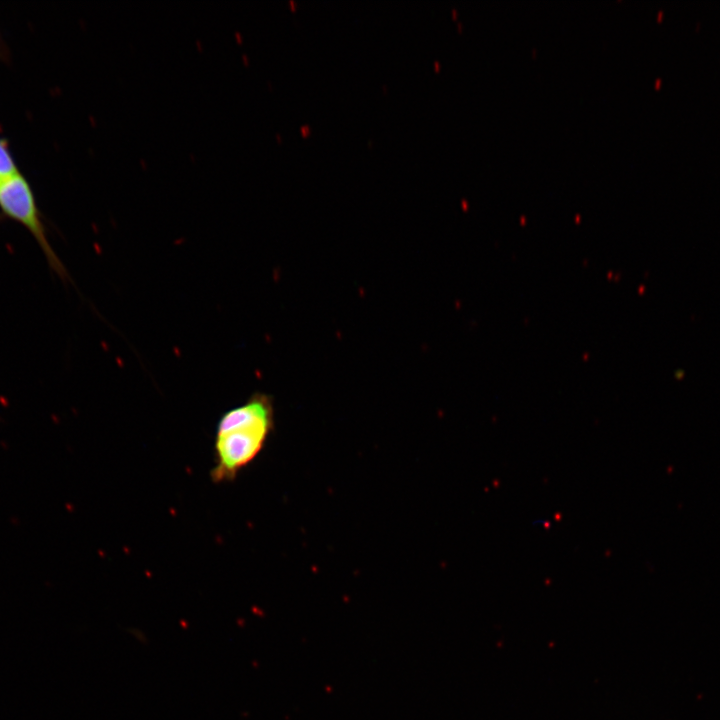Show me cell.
I'll use <instances>...</instances> for the list:
<instances>
[{
  "label": "cell",
  "mask_w": 720,
  "mask_h": 720,
  "mask_svg": "<svg viewBox=\"0 0 720 720\" xmlns=\"http://www.w3.org/2000/svg\"><path fill=\"white\" fill-rule=\"evenodd\" d=\"M272 427L273 408L265 395L255 394L226 411L216 427L212 480H234L261 452Z\"/></svg>",
  "instance_id": "6da1fadb"
},
{
  "label": "cell",
  "mask_w": 720,
  "mask_h": 720,
  "mask_svg": "<svg viewBox=\"0 0 720 720\" xmlns=\"http://www.w3.org/2000/svg\"><path fill=\"white\" fill-rule=\"evenodd\" d=\"M0 214L23 226L37 242L49 267L62 279L67 277L47 237L33 190L20 172L0 183Z\"/></svg>",
  "instance_id": "7a4b0ae2"
},
{
  "label": "cell",
  "mask_w": 720,
  "mask_h": 720,
  "mask_svg": "<svg viewBox=\"0 0 720 720\" xmlns=\"http://www.w3.org/2000/svg\"><path fill=\"white\" fill-rule=\"evenodd\" d=\"M8 142L0 137V183L18 173Z\"/></svg>",
  "instance_id": "3957f363"
},
{
  "label": "cell",
  "mask_w": 720,
  "mask_h": 720,
  "mask_svg": "<svg viewBox=\"0 0 720 720\" xmlns=\"http://www.w3.org/2000/svg\"><path fill=\"white\" fill-rule=\"evenodd\" d=\"M0 53H1V44H0Z\"/></svg>",
  "instance_id": "277c9868"
}]
</instances>
